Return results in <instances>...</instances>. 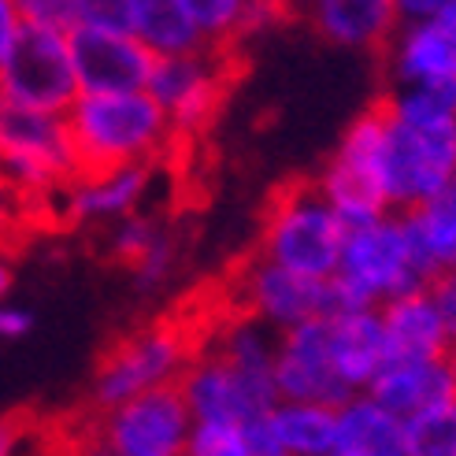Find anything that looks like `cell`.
<instances>
[{"label": "cell", "instance_id": "e0dca14e", "mask_svg": "<svg viewBox=\"0 0 456 456\" xmlns=\"http://www.w3.org/2000/svg\"><path fill=\"white\" fill-rule=\"evenodd\" d=\"M327 338H330V360L338 379L346 382L349 394H368L371 382L382 375L390 363L386 349V330L379 308H356V312H338L327 319Z\"/></svg>", "mask_w": 456, "mask_h": 456}, {"label": "cell", "instance_id": "6da1fadb", "mask_svg": "<svg viewBox=\"0 0 456 456\" xmlns=\"http://www.w3.org/2000/svg\"><path fill=\"white\" fill-rule=\"evenodd\" d=\"M78 171L156 167L178 138L149 89L142 94H82L67 111Z\"/></svg>", "mask_w": 456, "mask_h": 456}, {"label": "cell", "instance_id": "9c48e42d", "mask_svg": "<svg viewBox=\"0 0 456 456\" xmlns=\"http://www.w3.org/2000/svg\"><path fill=\"white\" fill-rule=\"evenodd\" d=\"M182 397H186L193 423H226V427H245L260 416H267L279 404L275 375L271 371H241L226 363L212 349L193 356L178 382Z\"/></svg>", "mask_w": 456, "mask_h": 456}, {"label": "cell", "instance_id": "4fadbf2b", "mask_svg": "<svg viewBox=\"0 0 456 456\" xmlns=\"http://www.w3.org/2000/svg\"><path fill=\"white\" fill-rule=\"evenodd\" d=\"M275 390H279V401L327 404V408H341L349 397H356L346 390V382L334 371L327 319H312V323L279 334Z\"/></svg>", "mask_w": 456, "mask_h": 456}, {"label": "cell", "instance_id": "83f0119b", "mask_svg": "<svg viewBox=\"0 0 456 456\" xmlns=\"http://www.w3.org/2000/svg\"><path fill=\"white\" fill-rule=\"evenodd\" d=\"M408 456H456V401L412 416L404 423Z\"/></svg>", "mask_w": 456, "mask_h": 456}, {"label": "cell", "instance_id": "74e56055", "mask_svg": "<svg viewBox=\"0 0 456 456\" xmlns=\"http://www.w3.org/2000/svg\"><path fill=\"white\" fill-rule=\"evenodd\" d=\"M449 0H394V12L401 27H412V22H430L445 12Z\"/></svg>", "mask_w": 456, "mask_h": 456}, {"label": "cell", "instance_id": "7c38bea8", "mask_svg": "<svg viewBox=\"0 0 456 456\" xmlns=\"http://www.w3.org/2000/svg\"><path fill=\"white\" fill-rule=\"evenodd\" d=\"M238 305L245 315L260 319V323H267L279 334L301 327V323H312V319H330L338 312L334 282L301 279L264 256H253L241 267Z\"/></svg>", "mask_w": 456, "mask_h": 456}, {"label": "cell", "instance_id": "4dcf8cb0", "mask_svg": "<svg viewBox=\"0 0 456 456\" xmlns=\"http://www.w3.org/2000/svg\"><path fill=\"white\" fill-rule=\"evenodd\" d=\"M27 27L37 30H56V34H75L78 22V0H19Z\"/></svg>", "mask_w": 456, "mask_h": 456}, {"label": "cell", "instance_id": "30bf717a", "mask_svg": "<svg viewBox=\"0 0 456 456\" xmlns=\"http://www.w3.org/2000/svg\"><path fill=\"white\" fill-rule=\"evenodd\" d=\"M193 412L178 386H164L145 397L101 412L97 442L111 456H186Z\"/></svg>", "mask_w": 456, "mask_h": 456}, {"label": "cell", "instance_id": "52a82bcc", "mask_svg": "<svg viewBox=\"0 0 456 456\" xmlns=\"http://www.w3.org/2000/svg\"><path fill=\"white\" fill-rule=\"evenodd\" d=\"M190 363V341L178 327H145L104 353L94 375V404L108 412V408H119L134 397L164 390V386H178Z\"/></svg>", "mask_w": 456, "mask_h": 456}, {"label": "cell", "instance_id": "d6a6232c", "mask_svg": "<svg viewBox=\"0 0 456 456\" xmlns=\"http://www.w3.org/2000/svg\"><path fill=\"white\" fill-rule=\"evenodd\" d=\"M282 19H293V12H289V0H248L238 45H245V41H253V37L271 34V30H275Z\"/></svg>", "mask_w": 456, "mask_h": 456}, {"label": "cell", "instance_id": "484cf974", "mask_svg": "<svg viewBox=\"0 0 456 456\" xmlns=\"http://www.w3.org/2000/svg\"><path fill=\"white\" fill-rule=\"evenodd\" d=\"M379 104L404 123H456V82L386 86Z\"/></svg>", "mask_w": 456, "mask_h": 456}, {"label": "cell", "instance_id": "b9f144b4", "mask_svg": "<svg viewBox=\"0 0 456 456\" xmlns=\"http://www.w3.org/2000/svg\"><path fill=\"white\" fill-rule=\"evenodd\" d=\"M15 286V267L8 256H0V301H8V293Z\"/></svg>", "mask_w": 456, "mask_h": 456}, {"label": "cell", "instance_id": "5b68a950", "mask_svg": "<svg viewBox=\"0 0 456 456\" xmlns=\"http://www.w3.org/2000/svg\"><path fill=\"white\" fill-rule=\"evenodd\" d=\"M315 186L349 231L390 216V200H386V111L379 104L360 111L346 126Z\"/></svg>", "mask_w": 456, "mask_h": 456}, {"label": "cell", "instance_id": "f546056e", "mask_svg": "<svg viewBox=\"0 0 456 456\" xmlns=\"http://www.w3.org/2000/svg\"><path fill=\"white\" fill-rule=\"evenodd\" d=\"M186 456H253L245 442V427H226V423H197Z\"/></svg>", "mask_w": 456, "mask_h": 456}, {"label": "cell", "instance_id": "7402d4cb", "mask_svg": "<svg viewBox=\"0 0 456 456\" xmlns=\"http://www.w3.org/2000/svg\"><path fill=\"white\" fill-rule=\"evenodd\" d=\"M130 34L138 37L156 60L200 53L204 41L182 8V0H134L130 4Z\"/></svg>", "mask_w": 456, "mask_h": 456}, {"label": "cell", "instance_id": "1f68e13d", "mask_svg": "<svg viewBox=\"0 0 456 456\" xmlns=\"http://www.w3.org/2000/svg\"><path fill=\"white\" fill-rule=\"evenodd\" d=\"M171 271H175V241L167 234L145 260H138L130 267V275H134V286H138L142 293H152V289H159L171 279Z\"/></svg>", "mask_w": 456, "mask_h": 456}, {"label": "cell", "instance_id": "d590c367", "mask_svg": "<svg viewBox=\"0 0 456 456\" xmlns=\"http://www.w3.org/2000/svg\"><path fill=\"white\" fill-rule=\"evenodd\" d=\"M22 34H27V19H22L19 0H0V67L12 60Z\"/></svg>", "mask_w": 456, "mask_h": 456}, {"label": "cell", "instance_id": "3957f363", "mask_svg": "<svg viewBox=\"0 0 456 456\" xmlns=\"http://www.w3.org/2000/svg\"><path fill=\"white\" fill-rule=\"evenodd\" d=\"M346 238L349 226L341 223V216L319 193L315 182H293L271 200L256 256L279 264L301 279L330 282L338 275Z\"/></svg>", "mask_w": 456, "mask_h": 456}, {"label": "cell", "instance_id": "60d3db41", "mask_svg": "<svg viewBox=\"0 0 456 456\" xmlns=\"http://www.w3.org/2000/svg\"><path fill=\"white\" fill-rule=\"evenodd\" d=\"M63 456H111L97 438H86V442H78V445H71V449H67Z\"/></svg>", "mask_w": 456, "mask_h": 456}, {"label": "cell", "instance_id": "ac0fdd59", "mask_svg": "<svg viewBox=\"0 0 456 456\" xmlns=\"http://www.w3.org/2000/svg\"><path fill=\"white\" fill-rule=\"evenodd\" d=\"M382 63L390 86L456 82V34L438 19L397 27L390 45L382 49Z\"/></svg>", "mask_w": 456, "mask_h": 456}, {"label": "cell", "instance_id": "2e32d148", "mask_svg": "<svg viewBox=\"0 0 456 456\" xmlns=\"http://www.w3.org/2000/svg\"><path fill=\"white\" fill-rule=\"evenodd\" d=\"M152 167H111V171H82L75 182L56 193L60 216L75 226L94 223H123L142 212L152 190Z\"/></svg>", "mask_w": 456, "mask_h": 456}, {"label": "cell", "instance_id": "7a4b0ae2", "mask_svg": "<svg viewBox=\"0 0 456 456\" xmlns=\"http://www.w3.org/2000/svg\"><path fill=\"white\" fill-rule=\"evenodd\" d=\"M330 282H334L338 312H356V308H382L386 301H397L404 293L427 289L430 275L423 271L412 248L404 216L390 212L368 226L349 231L338 275Z\"/></svg>", "mask_w": 456, "mask_h": 456}, {"label": "cell", "instance_id": "f1b7e54d", "mask_svg": "<svg viewBox=\"0 0 456 456\" xmlns=\"http://www.w3.org/2000/svg\"><path fill=\"white\" fill-rule=\"evenodd\" d=\"M164 238H167V231L159 226V219L138 212V216H130V219L111 226L108 248H111V256H116V260H123L126 267H134L138 260H145Z\"/></svg>", "mask_w": 456, "mask_h": 456}, {"label": "cell", "instance_id": "9a60e30c", "mask_svg": "<svg viewBox=\"0 0 456 456\" xmlns=\"http://www.w3.org/2000/svg\"><path fill=\"white\" fill-rule=\"evenodd\" d=\"M293 19L323 37L327 45L349 53H379L397 34L394 0H289Z\"/></svg>", "mask_w": 456, "mask_h": 456}, {"label": "cell", "instance_id": "277c9868", "mask_svg": "<svg viewBox=\"0 0 456 456\" xmlns=\"http://www.w3.org/2000/svg\"><path fill=\"white\" fill-rule=\"evenodd\" d=\"M0 175L27 200L56 197L75 182L82 171L67 116L0 101Z\"/></svg>", "mask_w": 456, "mask_h": 456}, {"label": "cell", "instance_id": "ab89813d", "mask_svg": "<svg viewBox=\"0 0 456 456\" xmlns=\"http://www.w3.org/2000/svg\"><path fill=\"white\" fill-rule=\"evenodd\" d=\"M22 449V427L15 419H0V456H19Z\"/></svg>", "mask_w": 456, "mask_h": 456}, {"label": "cell", "instance_id": "7bdbcfd3", "mask_svg": "<svg viewBox=\"0 0 456 456\" xmlns=\"http://www.w3.org/2000/svg\"><path fill=\"white\" fill-rule=\"evenodd\" d=\"M445 363H449V375H452V390H456V341L449 346V353H445Z\"/></svg>", "mask_w": 456, "mask_h": 456}, {"label": "cell", "instance_id": "44dd1931", "mask_svg": "<svg viewBox=\"0 0 456 456\" xmlns=\"http://www.w3.org/2000/svg\"><path fill=\"white\" fill-rule=\"evenodd\" d=\"M334 456H408L404 419L386 412L368 394H356L338 408Z\"/></svg>", "mask_w": 456, "mask_h": 456}, {"label": "cell", "instance_id": "d6986e66", "mask_svg": "<svg viewBox=\"0 0 456 456\" xmlns=\"http://www.w3.org/2000/svg\"><path fill=\"white\" fill-rule=\"evenodd\" d=\"M368 397L408 423L412 416L427 412V408L456 401V390L445 360H401V363H386L382 375L371 382Z\"/></svg>", "mask_w": 456, "mask_h": 456}, {"label": "cell", "instance_id": "8992f818", "mask_svg": "<svg viewBox=\"0 0 456 456\" xmlns=\"http://www.w3.org/2000/svg\"><path fill=\"white\" fill-rule=\"evenodd\" d=\"M449 186H456V123H404L386 111V200H390V212H412Z\"/></svg>", "mask_w": 456, "mask_h": 456}, {"label": "cell", "instance_id": "4316f807", "mask_svg": "<svg viewBox=\"0 0 456 456\" xmlns=\"http://www.w3.org/2000/svg\"><path fill=\"white\" fill-rule=\"evenodd\" d=\"M193 30L200 34L204 49L216 53H234L241 37V22L248 0H182Z\"/></svg>", "mask_w": 456, "mask_h": 456}, {"label": "cell", "instance_id": "cb8c5ba5", "mask_svg": "<svg viewBox=\"0 0 456 456\" xmlns=\"http://www.w3.org/2000/svg\"><path fill=\"white\" fill-rule=\"evenodd\" d=\"M267 419H271V430H275L282 456H334L338 408L279 401L267 412Z\"/></svg>", "mask_w": 456, "mask_h": 456}, {"label": "cell", "instance_id": "8d00e7d4", "mask_svg": "<svg viewBox=\"0 0 456 456\" xmlns=\"http://www.w3.org/2000/svg\"><path fill=\"white\" fill-rule=\"evenodd\" d=\"M30 330H34V315L27 308L0 301V341H22Z\"/></svg>", "mask_w": 456, "mask_h": 456}, {"label": "cell", "instance_id": "603a6c76", "mask_svg": "<svg viewBox=\"0 0 456 456\" xmlns=\"http://www.w3.org/2000/svg\"><path fill=\"white\" fill-rule=\"evenodd\" d=\"M401 216L427 275L435 279L438 271H452L456 267V186H449L435 200Z\"/></svg>", "mask_w": 456, "mask_h": 456}, {"label": "cell", "instance_id": "5bb4252c", "mask_svg": "<svg viewBox=\"0 0 456 456\" xmlns=\"http://www.w3.org/2000/svg\"><path fill=\"white\" fill-rule=\"evenodd\" d=\"M71 53L82 94H142L156 67V56L130 30L78 27L71 34Z\"/></svg>", "mask_w": 456, "mask_h": 456}, {"label": "cell", "instance_id": "ba28073f", "mask_svg": "<svg viewBox=\"0 0 456 456\" xmlns=\"http://www.w3.org/2000/svg\"><path fill=\"white\" fill-rule=\"evenodd\" d=\"M82 97L75 75L71 34L27 27L12 60L0 67V101L30 111H53L67 116Z\"/></svg>", "mask_w": 456, "mask_h": 456}, {"label": "cell", "instance_id": "8fae6325", "mask_svg": "<svg viewBox=\"0 0 456 456\" xmlns=\"http://www.w3.org/2000/svg\"><path fill=\"white\" fill-rule=\"evenodd\" d=\"M231 67H234V53H216V49L156 60L149 78V97L167 111L175 138H193L197 130H204L216 119V111L226 97V86H231Z\"/></svg>", "mask_w": 456, "mask_h": 456}, {"label": "cell", "instance_id": "e575fe53", "mask_svg": "<svg viewBox=\"0 0 456 456\" xmlns=\"http://www.w3.org/2000/svg\"><path fill=\"white\" fill-rule=\"evenodd\" d=\"M427 297H430V305H435L449 341H456V267L438 271V275L427 282Z\"/></svg>", "mask_w": 456, "mask_h": 456}, {"label": "cell", "instance_id": "d4e9b609", "mask_svg": "<svg viewBox=\"0 0 456 456\" xmlns=\"http://www.w3.org/2000/svg\"><path fill=\"white\" fill-rule=\"evenodd\" d=\"M216 356L234 363L241 371H271L275 375V353H279V330H271L260 319L238 312L231 323L216 334Z\"/></svg>", "mask_w": 456, "mask_h": 456}, {"label": "cell", "instance_id": "836d02e7", "mask_svg": "<svg viewBox=\"0 0 456 456\" xmlns=\"http://www.w3.org/2000/svg\"><path fill=\"white\" fill-rule=\"evenodd\" d=\"M134 0H78V22L94 30H130Z\"/></svg>", "mask_w": 456, "mask_h": 456}, {"label": "cell", "instance_id": "f35d334b", "mask_svg": "<svg viewBox=\"0 0 456 456\" xmlns=\"http://www.w3.org/2000/svg\"><path fill=\"white\" fill-rule=\"evenodd\" d=\"M22 204H27V197H22L8 178L0 175V234L15 226V219H19V212H22Z\"/></svg>", "mask_w": 456, "mask_h": 456}, {"label": "cell", "instance_id": "ffe728a7", "mask_svg": "<svg viewBox=\"0 0 456 456\" xmlns=\"http://www.w3.org/2000/svg\"><path fill=\"white\" fill-rule=\"evenodd\" d=\"M382 330H386V349H390V363L401 360H445L449 353V334L442 319L430 305L427 289L404 293L397 301H386L379 308Z\"/></svg>", "mask_w": 456, "mask_h": 456}]
</instances>
